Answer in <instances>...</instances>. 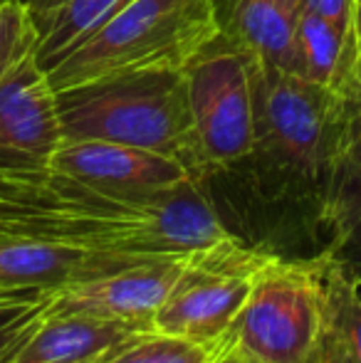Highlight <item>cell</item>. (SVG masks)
I'll use <instances>...</instances> for the list:
<instances>
[{"instance_id": "9c48e42d", "label": "cell", "mask_w": 361, "mask_h": 363, "mask_svg": "<svg viewBox=\"0 0 361 363\" xmlns=\"http://www.w3.org/2000/svg\"><path fill=\"white\" fill-rule=\"evenodd\" d=\"M186 262L188 257L154 259L87 282L67 284L55 291L48 314H82L94 319L151 324L154 314L179 282Z\"/></svg>"}, {"instance_id": "6da1fadb", "label": "cell", "mask_w": 361, "mask_h": 363, "mask_svg": "<svg viewBox=\"0 0 361 363\" xmlns=\"http://www.w3.org/2000/svg\"><path fill=\"white\" fill-rule=\"evenodd\" d=\"M0 235L139 259L193 257L235 238L196 178L154 193H114L52 168L0 173Z\"/></svg>"}, {"instance_id": "d4e9b609", "label": "cell", "mask_w": 361, "mask_h": 363, "mask_svg": "<svg viewBox=\"0 0 361 363\" xmlns=\"http://www.w3.org/2000/svg\"><path fill=\"white\" fill-rule=\"evenodd\" d=\"M354 8H357V28L361 25V0H354Z\"/></svg>"}, {"instance_id": "7402d4cb", "label": "cell", "mask_w": 361, "mask_h": 363, "mask_svg": "<svg viewBox=\"0 0 361 363\" xmlns=\"http://www.w3.org/2000/svg\"><path fill=\"white\" fill-rule=\"evenodd\" d=\"M339 166L361 168V104L354 106L347 116L342 134V161Z\"/></svg>"}, {"instance_id": "4fadbf2b", "label": "cell", "mask_w": 361, "mask_h": 363, "mask_svg": "<svg viewBox=\"0 0 361 363\" xmlns=\"http://www.w3.org/2000/svg\"><path fill=\"white\" fill-rule=\"evenodd\" d=\"M221 38L267 67L297 74L294 35L302 0H211Z\"/></svg>"}, {"instance_id": "d6986e66", "label": "cell", "mask_w": 361, "mask_h": 363, "mask_svg": "<svg viewBox=\"0 0 361 363\" xmlns=\"http://www.w3.org/2000/svg\"><path fill=\"white\" fill-rule=\"evenodd\" d=\"M55 291L57 289L0 299V363L8 361L13 351L25 341V336L48 319L50 299L55 296Z\"/></svg>"}, {"instance_id": "e0dca14e", "label": "cell", "mask_w": 361, "mask_h": 363, "mask_svg": "<svg viewBox=\"0 0 361 363\" xmlns=\"http://www.w3.org/2000/svg\"><path fill=\"white\" fill-rule=\"evenodd\" d=\"M317 220L329 233V250L352 267H361V168H337Z\"/></svg>"}, {"instance_id": "8fae6325", "label": "cell", "mask_w": 361, "mask_h": 363, "mask_svg": "<svg viewBox=\"0 0 361 363\" xmlns=\"http://www.w3.org/2000/svg\"><path fill=\"white\" fill-rule=\"evenodd\" d=\"M52 171L114 193H154L193 178L179 158L109 141H65Z\"/></svg>"}, {"instance_id": "44dd1931", "label": "cell", "mask_w": 361, "mask_h": 363, "mask_svg": "<svg viewBox=\"0 0 361 363\" xmlns=\"http://www.w3.org/2000/svg\"><path fill=\"white\" fill-rule=\"evenodd\" d=\"M304 10L322 15L324 20L334 23L342 30H357V8L354 0H302Z\"/></svg>"}, {"instance_id": "ba28073f", "label": "cell", "mask_w": 361, "mask_h": 363, "mask_svg": "<svg viewBox=\"0 0 361 363\" xmlns=\"http://www.w3.org/2000/svg\"><path fill=\"white\" fill-rule=\"evenodd\" d=\"M65 144L57 91L28 52L0 82V173H43Z\"/></svg>"}, {"instance_id": "3957f363", "label": "cell", "mask_w": 361, "mask_h": 363, "mask_svg": "<svg viewBox=\"0 0 361 363\" xmlns=\"http://www.w3.org/2000/svg\"><path fill=\"white\" fill-rule=\"evenodd\" d=\"M221 38L211 0H126L48 67L55 89L104 77L188 69Z\"/></svg>"}, {"instance_id": "9a60e30c", "label": "cell", "mask_w": 361, "mask_h": 363, "mask_svg": "<svg viewBox=\"0 0 361 363\" xmlns=\"http://www.w3.org/2000/svg\"><path fill=\"white\" fill-rule=\"evenodd\" d=\"M35 30V55L45 69L82 43L126 0H23Z\"/></svg>"}, {"instance_id": "2e32d148", "label": "cell", "mask_w": 361, "mask_h": 363, "mask_svg": "<svg viewBox=\"0 0 361 363\" xmlns=\"http://www.w3.org/2000/svg\"><path fill=\"white\" fill-rule=\"evenodd\" d=\"M327 301V334L339 341L352 363H361V277L332 250L319 252Z\"/></svg>"}, {"instance_id": "7c38bea8", "label": "cell", "mask_w": 361, "mask_h": 363, "mask_svg": "<svg viewBox=\"0 0 361 363\" xmlns=\"http://www.w3.org/2000/svg\"><path fill=\"white\" fill-rule=\"evenodd\" d=\"M151 334H156L154 324L146 321L48 314L5 363H106Z\"/></svg>"}, {"instance_id": "ffe728a7", "label": "cell", "mask_w": 361, "mask_h": 363, "mask_svg": "<svg viewBox=\"0 0 361 363\" xmlns=\"http://www.w3.org/2000/svg\"><path fill=\"white\" fill-rule=\"evenodd\" d=\"M35 50V30L23 0L0 5V82L28 52Z\"/></svg>"}, {"instance_id": "30bf717a", "label": "cell", "mask_w": 361, "mask_h": 363, "mask_svg": "<svg viewBox=\"0 0 361 363\" xmlns=\"http://www.w3.org/2000/svg\"><path fill=\"white\" fill-rule=\"evenodd\" d=\"M154 259L99 252L38 238H0V299L60 289Z\"/></svg>"}, {"instance_id": "8992f818", "label": "cell", "mask_w": 361, "mask_h": 363, "mask_svg": "<svg viewBox=\"0 0 361 363\" xmlns=\"http://www.w3.org/2000/svg\"><path fill=\"white\" fill-rule=\"evenodd\" d=\"M191 104L188 171L196 181L245 158L255 139L250 57L218 38L186 69Z\"/></svg>"}, {"instance_id": "5b68a950", "label": "cell", "mask_w": 361, "mask_h": 363, "mask_svg": "<svg viewBox=\"0 0 361 363\" xmlns=\"http://www.w3.org/2000/svg\"><path fill=\"white\" fill-rule=\"evenodd\" d=\"M327 336L319 255L284 259L265 252L226 341L238 363H317Z\"/></svg>"}, {"instance_id": "277c9868", "label": "cell", "mask_w": 361, "mask_h": 363, "mask_svg": "<svg viewBox=\"0 0 361 363\" xmlns=\"http://www.w3.org/2000/svg\"><path fill=\"white\" fill-rule=\"evenodd\" d=\"M55 91L65 141L149 148L179 158L188 168L191 104L186 69L116 74Z\"/></svg>"}, {"instance_id": "5bb4252c", "label": "cell", "mask_w": 361, "mask_h": 363, "mask_svg": "<svg viewBox=\"0 0 361 363\" xmlns=\"http://www.w3.org/2000/svg\"><path fill=\"white\" fill-rule=\"evenodd\" d=\"M294 62L302 79L339 94L354 109L359 89V33L304 10L294 35Z\"/></svg>"}, {"instance_id": "ac0fdd59", "label": "cell", "mask_w": 361, "mask_h": 363, "mask_svg": "<svg viewBox=\"0 0 361 363\" xmlns=\"http://www.w3.org/2000/svg\"><path fill=\"white\" fill-rule=\"evenodd\" d=\"M223 356L226 344H196L176 336L151 334L106 363H218Z\"/></svg>"}, {"instance_id": "7a4b0ae2", "label": "cell", "mask_w": 361, "mask_h": 363, "mask_svg": "<svg viewBox=\"0 0 361 363\" xmlns=\"http://www.w3.org/2000/svg\"><path fill=\"white\" fill-rule=\"evenodd\" d=\"M250 82L252 148L213 176L240 178L265 201H309L319 213L342 161V134L352 106L334 91L255 57H250Z\"/></svg>"}, {"instance_id": "52a82bcc", "label": "cell", "mask_w": 361, "mask_h": 363, "mask_svg": "<svg viewBox=\"0 0 361 363\" xmlns=\"http://www.w3.org/2000/svg\"><path fill=\"white\" fill-rule=\"evenodd\" d=\"M262 255L235 235L188 257L176 287L151 319L154 331L196 344H226Z\"/></svg>"}, {"instance_id": "cb8c5ba5", "label": "cell", "mask_w": 361, "mask_h": 363, "mask_svg": "<svg viewBox=\"0 0 361 363\" xmlns=\"http://www.w3.org/2000/svg\"><path fill=\"white\" fill-rule=\"evenodd\" d=\"M357 33H359V89H357V104L354 106L361 104V25L357 28Z\"/></svg>"}, {"instance_id": "603a6c76", "label": "cell", "mask_w": 361, "mask_h": 363, "mask_svg": "<svg viewBox=\"0 0 361 363\" xmlns=\"http://www.w3.org/2000/svg\"><path fill=\"white\" fill-rule=\"evenodd\" d=\"M317 363H352V361H349V356L344 354V349L339 346V341L327 334L324 336L322 356H319Z\"/></svg>"}, {"instance_id": "484cf974", "label": "cell", "mask_w": 361, "mask_h": 363, "mask_svg": "<svg viewBox=\"0 0 361 363\" xmlns=\"http://www.w3.org/2000/svg\"><path fill=\"white\" fill-rule=\"evenodd\" d=\"M218 363H238V361H233V359H231V356H223V359H221V361H218Z\"/></svg>"}, {"instance_id": "4316f807", "label": "cell", "mask_w": 361, "mask_h": 363, "mask_svg": "<svg viewBox=\"0 0 361 363\" xmlns=\"http://www.w3.org/2000/svg\"><path fill=\"white\" fill-rule=\"evenodd\" d=\"M3 3H5V0H0V5H3Z\"/></svg>"}]
</instances>
